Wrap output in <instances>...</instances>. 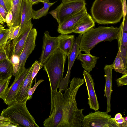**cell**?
Returning a JSON list of instances; mask_svg holds the SVG:
<instances>
[{
    "mask_svg": "<svg viewBox=\"0 0 127 127\" xmlns=\"http://www.w3.org/2000/svg\"><path fill=\"white\" fill-rule=\"evenodd\" d=\"M62 1V3H65L69 2L74 0H61Z\"/></svg>",
    "mask_w": 127,
    "mask_h": 127,
    "instance_id": "44",
    "label": "cell"
},
{
    "mask_svg": "<svg viewBox=\"0 0 127 127\" xmlns=\"http://www.w3.org/2000/svg\"><path fill=\"white\" fill-rule=\"evenodd\" d=\"M119 31V27L113 26L91 28L82 35L79 44L80 51L90 54L91 50L100 42L117 40Z\"/></svg>",
    "mask_w": 127,
    "mask_h": 127,
    "instance_id": "3",
    "label": "cell"
},
{
    "mask_svg": "<svg viewBox=\"0 0 127 127\" xmlns=\"http://www.w3.org/2000/svg\"><path fill=\"white\" fill-rule=\"evenodd\" d=\"M41 69V68L39 63L38 61L36 60L32 73V81H33L34 78Z\"/></svg>",
    "mask_w": 127,
    "mask_h": 127,
    "instance_id": "33",
    "label": "cell"
},
{
    "mask_svg": "<svg viewBox=\"0 0 127 127\" xmlns=\"http://www.w3.org/2000/svg\"><path fill=\"white\" fill-rule=\"evenodd\" d=\"M8 29H4L0 31V46L7 43L9 39Z\"/></svg>",
    "mask_w": 127,
    "mask_h": 127,
    "instance_id": "29",
    "label": "cell"
},
{
    "mask_svg": "<svg viewBox=\"0 0 127 127\" xmlns=\"http://www.w3.org/2000/svg\"><path fill=\"white\" fill-rule=\"evenodd\" d=\"M116 81L118 87L127 85V74H123L121 77L117 79Z\"/></svg>",
    "mask_w": 127,
    "mask_h": 127,
    "instance_id": "32",
    "label": "cell"
},
{
    "mask_svg": "<svg viewBox=\"0 0 127 127\" xmlns=\"http://www.w3.org/2000/svg\"><path fill=\"white\" fill-rule=\"evenodd\" d=\"M22 0H13L10 9L13 16L11 27L20 25L21 19V7Z\"/></svg>",
    "mask_w": 127,
    "mask_h": 127,
    "instance_id": "23",
    "label": "cell"
},
{
    "mask_svg": "<svg viewBox=\"0 0 127 127\" xmlns=\"http://www.w3.org/2000/svg\"><path fill=\"white\" fill-rule=\"evenodd\" d=\"M7 13L4 8L0 4V14L3 18L4 23H6L5 18Z\"/></svg>",
    "mask_w": 127,
    "mask_h": 127,
    "instance_id": "37",
    "label": "cell"
},
{
    "mask_svg": "<svg viewBox=\"0 0 127 127\" xmlns=\"http://www.w3.org/2000/svg\"><path fill=\"white\" fill-rule=\"evenodd\" d=\"M115 121L119 125V127H127V116L124 117H122L121 118Z\"/></svg>",
    "mask_w": 127,
    "mask_h": 127,
    "instance_id": "35",
    "label": "cell"
},
{
    "mask_svg": "<svg viewBox=\"0 0 127 127\" xmlns=\"http://www.w3.org/2000/svg\"><path fill=\"white\" fill-rule=\"evenodd\" d=\"M33 5L29 0H22L21 7V28L32 18Z\"/></svg>",
    "mask_w": 127,
    "mask_h": 127,
    "instance_id": "21",
    "label": "cell"
},
{
    "mask_svg": "<svg viewBox=\"0 0 127 127\" xmlns=\"http://www.w3.org/2000/svg\"><path fill=\"white\" fill-rule=\"evenodd\" d=\"M67 56L58 49L49 58L43 65L49 78L51 90L59 88L63 77L65 64Z\"/></svg>",
    "mask_w": 127,
    "mask_h": 127,
    "instance_id": "4",
    "label": "cell"
},
{
    "mask_svg": "<svg viewBox=\"0 0 127 127\" xmlns=\"http://www.w3.org/2000/svg\"><path fill=\"white\" fill-rule=\"evenodd\" d=\"M99 58L98 57L91 54H82L80 51L76 58L81 62L82 66L84 70L89 73L95 66Z\"/></svg>",
    "mask_w": 127,
    "mask_h": 127,
    "instance_id": "20",
    "label": "cell"
},
{
    "mask_svg": "<svg viewBox=\"0 0 127 127\" xmlns=\"http://www.w3.org/2000/svg\"><path fill=\"white\" fill-rule=\"evenodd\" d=\"M85 0H74L61 3L55 9L57 12L58 24L68 17L77 13L86 6Z\"/></svg>",
    "mask_w": 127,
    "mask_h": 127,
    "instance_id": "6",
    "label": "cell"
},
{
    "mask_svg": "<svg viewBox=\"0 0 127 127\" xmlns=\"http://www.w3.org/2000/svg\"><path fill=\"white\" fill-rule=\"evenodd\" d=\"M11 40L0 46V61L10 58Z\"/></svg>",
    "mask_w": 127,
    "mask_h": 127,
    "instance_id": "26",
    "label": "cell"
},
{
    "mask_svg": "<svg viewBox=\"0 0 127 127\" xmlns=\"http://www.w3.org/2000/svg\"><path fill=\"white\" fill-rule=\"evenodd\" d=\"M11 78L0 79V99L3 100L4 99L9 88V85Z\"/></svg>",
    "mask_w": 127,
    "mask_h": 127,
    "instance_id": "27",
    "label": "cell"
},
{
    "mask_svg": "<svg viewBox=\"0 0 127 127\" xmlns=\"http://www.w3.org/2000/svg\"><path fill=\"white\" fill-rule=\"evenodd\" d=\"M122 117V114L120 113L117 114L115 116L114 119L115 120H116L119 119Z\"/></svg>",
    "mask_w": 127,
    "mask_h": 127,
    "instance_id": "41",
    "label": "cell"
},
{
    "mask_svg": "<svg viewBox=\"0 0 127 127\" xmlns=\"http://www.w3.org/2000/svg\"><path fill=\"white\" fill-rule=\"evenodd\" d=\"M95 25L92 18L88 13L74 26L73 32L83 35Z\"/></svg>",
    "mask_w": 127,
    "mask_h": 127,
    "instance_id": "18",
    "label": "cell"
},
{
    "mask_svg": "<svg viewBox=\"0 0 127 127\" xmlns=\"http://www.w3.org/2000/svg\"><path fill=\"white\" fill-rule=\"evenodd\" d=\"M44 81V80L42 79L39 80L37 82H35L34 86L33 87H31L29 89L28 92V100H30L32 98L33 94L37 88V87L40 83Z\"/></svg>",
    "mask_w": 127,
    "mask_h": 127,
    "instance_id": "31",
    "label": "cell"
},
{
    "mask_svg": "<svg viewBox=\"0 0 127 127\" xmlns=\"http://www.w3.org/2000/svg\"><path fill=\"white\" fill-rule=\"evenodd\" d=\"M33 5L37 4L41 2L40 0H29Z\"/></svg>",
    "mask_w": 127,
    "mask_h": 127,
    "instance_id": "42",
    "label": "cell"
},
{
    "mask_svg": "<svg viewBox=\"0 0 127 127\" xmlns=\"http://www.w3.org/2000/svg\"><path fill=\"white\" fill-rule=\"evenodd\" d=\"M48 13L50 14L57 20V22L58 21V13L57 10L55 9L52 10L50 11Z\"/></svg>",
    "mask_w": 127,
    "mask_h": 127,
    "instance_id": "40",
    "label": "cell"
},
{
    "mask_svg": "<svg viewBox=\"0 0 127 127\" xmlns=\"http://www.w3.org/2000/svg\"><path fill=\"white\" fill-rule=\"evenodd\" d=\"M82 35L79 34L75 39L72 49L68 56V63L67 72L65 77H63L61 81L59 87L62 93L68 88L71 70L80 52L79 44Z\"/></svg>",
    "mask_w": 127,
    "mask_h": 127,
    "instance_id": "11",
    "label": "cell"
},
{
    "mask_svg": "<svg viewBox=\"0 0 127 127\" xmlns=\"http://www.w3.org/2000/svg\"><path fill=\"white\" fill-rule=\"evenodd\" d=\"M57 1L53 3H47L42 2L44 6L41 9L37 10L33 9L32 12V18L33 19H38L42 17L45 16L48 13L50 7L55 3Z\"/></svg>",
    "mask_w": 127,
    "mask_h": 127,
    "instance_id": "25",
    "label": "cell"
},
{
    "mask_svg": "<svg viewBox=\"0 0 127 127\" xmlns=\"http://www.w3.org/2000/svg\"><path fill=\"white\" fill-rule=\"evenodd\" d=\"M57 37L58 42V49L68 57L74 45L75 39L74 35L61 34Z\"/></svg>",
    "mask_w": 127,
    "mask_h": 127,
    "instance_id": "19",
    "label": "cell"
},
{
    "mask_svg": "<svg viewBox=\"0 0 127 127\" xmlns=\"http://www.w3.org/2000/svg\"><path fill=\"white\" fill-rule=\"evenodd\" d=\"M35 63V61L30 67L27 74L23 81L17 94L15 101L19 102H25L28 100V92L31 87L33 81L32 80V73Z\"/></svg>",
    "mask_w": 127,
    "mask_h": 127,
    "instance_id": "16",
    "label": "cell"
},
{
    "mask_svg": "<svg viewBox=\"0 0 127 127\" xmlns=\"http://www.w3.org/2000/svg\"><path fill=\"white\" fill-rule=\"evenodd\" d=\"M111 66L113 69L115 71L123 74H127V69L125 67L123 60L120 56V48H118L117 55Z\"/></svg>",
    "mask_w": 127,
    "mask_h": 127,
    "instance_id": "24",
    "label": "cell"
},
{
    "mask_svg": "<svg viewBox=\"0 0 127 127\" xmlns=\"http://www.w3.org/2000/svg\"><path fill=\"white\" fill-rule=\"evenodd\" d=\"M87 13L85 6L79 12L65 19L58 24L57 30L58 33L61 34H69L73 33L75 25Z\"/></svg>",
    "mask_w": 127,
    "mask_h": 127,
    "instance_id": "12",
    "label": "cell"
},
{
    "mask_svg": "<svg viewBox=\"0 0 127 127\" xmlns=\"http://www.w3.org/2000/svg\"><path fill=\"white\" fill-rule=\"evenodd\" d=\"M4 23L3 18L0 14V24L3 25L4 24Z\"/></svg>",
    "mask_w": 127,
    "mask_h": 127,
    "instance_id": "43",
    "label": "cell"
},
{
    "mask_svg": "<svg viewBox=\"0 0 127 127\" xmlns=\"http://www.w3.org/2000/svg\"><path fill=\"white\" fill-rule=\"evenodd\" d=\"M83 75L88 94V104L90 109L97 111L99 108V106L94 88L93 79L90 73L84 70Z\"/></svg>",
    "mask_w": 127,
    "mask_h": 127,
    "instance_id": "15",
    "label": "cell"
},
{
    "mask_svg": "<svg viewBox=\"0 0 127 127\" xmlns=\"http://www.w3.org/2000/svg\"><path fill=\"white\" fill-rule=\"evenodd\" d=\"M84 82V78L75 77L64 94L60 89L59 91L51 90L50 114L43 122L44 127H82L84 109H78L76 96L79 89Z\"/></svg>",
    "mask_w": 127,
    "mask_h": 127,
    "instance_id": "1",
    "label": "cell"
},
{
    "mask_svg": "<svg viewBox=\"0 0 127 127\" xmlns=\"http://www.w3.org/2000/svg\"><path fill=\"white\" fill-rule=\"evenodd\" d=\"M11 123L8 119L0 116V127H8Z\"/></svg>",
    "mask_w": 127,
    "mask_h": 127,
    "instance_id": "34",
    "label": "cell"
},
{
    "mask_svg": "<svg viewBox=\"0 0 127 127\" xmlns=\"http://www.w3.org/2000/svg\"><path fill=\"white\" fill-rule=\"evenodd\" d=\"M13 0H0V4L8 13L11 8Z\"/></svg>",
    "mask_w": 127,
    "mask_h": 127,
    "instance_id": "30",
    "label": "cell"
},
{
    "mask_svg": "<svg viewBox=\"0 0 127 127\" xmlns=\"http://www.w3.org/2000/svg\"><path fill=\"white\" fill-rule=\"evenodd\" d=\"M105 73V85L104 92L107 101V108L106 112L108 113L111 111V100L112 89V73L113 68L111 64L106 65L104 68Z\"/></svg>",
    "mask_w": 127,
    "mask_h": 127,
    "instance_id": "17",
    "label": "cell"
},
{
    "mask_svg": "<svg viewBox=\"0 0 127 127\" xmlns=\"http://www.w3.org/2000/svg\"><path fill=\"white\" fill-rule=\"evenodd\" d=\"M13 18L12 13L11 11L10 10L7 13L5 18L6 23L7 24V26L9 28L11 26Z\"/></svg>",
    "mask_w": 127,
    "mask_h": 127,
    "instance_id": "36",
    "label": "cell"
},
{
    "mask_svg": "<svg viewBox=\"0 0 127 127\" xmlns=\"http://www.w3.org/2000/svg\"><path fill=\"white\" fill-rule=\"evenodd\" d=\"M26 103L15 101L4 109L0 115L8 119L16 127H39L28 110Z\"/></svg>",
    "mask_w": 127,
    "mask_h": 127,
    "instance_id": "5",
    "label": "cell"
},
{
    "mask_svg": "<svg viewBox=\"0 0 127 127\" xmlns=\"http://www.w3.org/2000/svg\"><path fill=\"white\" fill-rule=\"evenodd\" d=\"M123 0H95L91 9L95 22L102 25L115 24L123 17Z\"/></svg>",
    "mask_w": 127,
    "mask_h": 127,
    "instance_id": "2",
    "label": "cell"
},
{
    "mask_svg": "<svg viewBox=\"0 0 127 127\" xmlns=\"http://www.w3.org/2000/svg\"><path fill=\"white\" fill-rule=\"evenodd\" d=\"M5 29L4 27L2 25L0 24V31Z\"/></svg>",
    "mask_w": 127,
    "mask_h": 127,
    "instance_id": "45",
    "label": "cell"
},
{
    "mask_svg": "<svg viewBox=\"0 0 127 127\" xmlns=\"http://www.w3.org/2000/svg\"><path fill=\"white\" fill-rule=\"evenodd\" d=\"M122 9L123 13V17L127 15V6L126 0H123L122 4Z\"/></svg>",
    "mask_w": 127,
    "mask_h": 127,
    "instance_id": "39",
    "label": "cell"
},
{
    "mask_svg": "<svg viewBox=\"0 0 127 127\" xmlns=\"http://www.w3.org/2000/svg\"><path fill=\"white\" fill-rule=\"evenodd\" d=\"M108 127H119V126L113 118L111 117L109 120Z\"/></svg>",
    "mask_w": 127,
    "mask_h": 127,
    "instance_id": "38",
    "label": "cell"
},
{
    "mask_svg": "<svg viewBox=\"0 0 127 127\" xmlns=\"http://www.w3.org/2000/svg\"><path fill=\"white\" fill-rule=\"evenodd\" d=\"M33 26L31 20L21 28L18 36L11 42L9 57L16 56L19 57Z\"/></svg>",
    "mask_w": 127,
    "mask_h": 127,
    "instance_id": "8",
    "label": "cell"
},
{
    "mask_svg": "<svg viewBox=\"0 0 127 127\" xmlns=\"http://www.w3.org/2000/svg\"><path fill=\"white\" fill-rule=\"evenodd\" d=\"M58 42L57 37L50 35L48 31L45 32L43 37L42 50L39 62L41 68L50 56L58 49Z\"/></svg>",
    "mask_w": 127,
    "mask_h": 127,
    "instance_id": "10",
    "label": "cell"
},
{
    "mask_svg": "<svg viewBox=\"0 0 127 127\" xmlns=\"http://www.w3.org/2000/svg\"><path fill=\"white\" fill-rule=\"evenodd\" d=\"M13 74V65L10 59L0 61V79L11 78Z\"/></svg>",
    "mask_w": 127,
    "mask_h": 127,
    "instance_id": "22",
    "label": "cell"
},
{
    "mask_svg": "<svg viewBox=\"0 0 127 127\" xmlns=\"http://www.w3.org/2000/svg\"><path fill=\"white\" fill-rule=\"evenodd\" d=\"M41 2H46L47 3H49V0H40Z\"/></svg>",
    "mask_w": 127,
    "mask_h": 127,
    "instance_id": "46",
    "label": "cell"
},
{
    "mask_svg": "<svg viewBox=\"0 0 127 127\" xmlns=\"http://www.w3.org/2000/svg\"><path fill=\"white\" fill-rule=\"evenodd\" d=\"M30 67L26 68L22 74L15 76L14 81L6 94L3 100L6 105H10L15 101L17 94L22 83L29 72Z\"/></svg>",
    "mask_w": 127,
    "mask_h": 127,
    "instance_id": "13",
    "label": "cell"
},
{
    "mask_svg": "<svg viewBox=\"0 0 127 127\" xmlns=\"http://www.w3.org/2000/svg\"><path fill=\"white\" fill-rule=\"evenodd\" d=\"M21 29L20 25L9 27L8 29L9 39L13 40L16 37L19 33Z\"/></svg>",
    "mask_w": 127,
    "mask_h": 127,
    "instance_id": "28",
    "label": "cell"
},
{
    "mask_svg": "<svg viewBox=\"0 0 127 127\" xmlns=\"http://www.w3.org/2000/svg\"><path fill=\"white\" fill-rule=\"evenodd\" d=\"M111 115L106 112H91L84 116L82 122L83 127H108Z\"/></svg>",
    "mask_w": 127,
    "mask_h": 127,
    "instance_id": "9",
    "label": "cell"
},
{
    "mask_svg": "<svg viewBox=\"0 0 127 127\" xmlns=\"http://www.w3.org/2000/svg\"><path fill=\"white\" fill-rule=\"evenodd\" d=\"M122 21L119 27L120 31L118 38V48L120 49V56L125 67L127 66V15L123 17Z\"/></svg>",
    "mask_w": 127,
    "mask_h": 127,
    "instance_id": "14",
    "label": "cell"
},
{
    "mask_svg": "<svg viewBox=\"0 0 127 127\" xmlns=\"http://www.w3.org/2000/svg\"><path fill=\"white\" fill-rule=\"evenodd\" d=\"M37 34V30L35 28H32L30 32L22 51L19 57L18 70L15 76L21 74L26 69L25 67L26 61L35 47Z\"/></svg>",
    "mask_w": 127,
    "mask_h": 127,
    "instance_id": "7",
    "label": "cell"
}]
</instances>
